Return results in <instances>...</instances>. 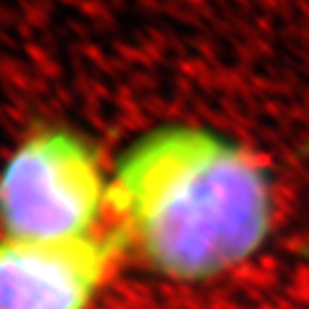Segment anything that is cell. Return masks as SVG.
<instances>
[{
    "instance_id": "obj_1",
    "label": "cell",
    "mask_w": 309,
    "mask_h": 309,
    "mask_svg": "<svg viewBox=\"0 0 309 309\" xmlns=\"http://www.w3.org/2000/svg\"><path fill=\"white\" fill-rule=\"evenodd\" d=\"M110 206L151 266L191 281L251 258L275 219L262 159L198 127L142 138L112 176Z\"/></svg>"
},
{
    "instance_id": "obj_2",
    "label": "cell",
    "mask_w": 309,
    "mask_h": 309,
    "mask_svg": "<svg viewBox=\"0 0 309 309\" xmlns=\"http://www.w3.org/2000/svg\"><path fill=\"white\" fill-rule=\"evenodd\" d=\"M105 204L110 181L91 146L69 131L28 138L0 172V223L9 239L91 236Z\"/></svg>"
},
{
    "instance_id": "obj_3",
    "label": "cell",
    "mask_w": 309,
    "mask_h": 309,
    "mask_svg": "<svg viewBox=\"0 0 309 309\" xmlns=\"http://www.w3.org/2000/svg\"><path fill=\"white\" fill-rule=\"evenodd\" d=\"M114 243L99 236L0 241V309H86L110 271Z\"/></svg>"
}]
</instances>
